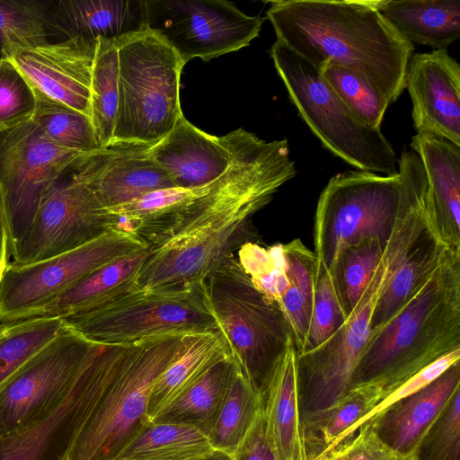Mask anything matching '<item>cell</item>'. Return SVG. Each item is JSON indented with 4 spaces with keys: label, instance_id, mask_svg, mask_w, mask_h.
Masks as SVG:
<instances>
[{
    "label": "cell",
    "instance_id": "obj_1",
    "mask_svg": "<svg viewBox=\"0 0 460 460\" xmlns=\"http://www.w3.org/2000/svg\"><path fill=\"white\" fill-rule=\"evenodd\" d=\"M227 170L189 190L171 232L148 247L135 284L154 289L199 284L248 243H258L253 216L296 174L287 139L265 141L239 128L226 135Z\"/></svg>",
    "mask_w": 460,
    "mask_h": 460
},
{
    "label": "cell",
    "instance_id": "obj_2",
    "mask_svg": "<svg viewBox=\"0 0 460 460\" xmlns=\"http://www.w3.org/2000/svg\"><path fill=\"white\" fill-rule=\"evenodd\" d=\"M266 12L277 40L319 70L327 64L362 77L397 101L414 50L377 10L376 0H279Z\"/></svg>",
    "mask_w": 460,
    "mask_h": 460
},
{
    "label": "cell",
    "instance_id": "obj_3",
    "mask_svg": "<svg viewBox=\"0 0 460 460\" xmlns=\"http://www.w3.org/2000/svg\"><path fill=\"white\" fill-rule=\"evenodd\" d=\"M456 349H460V249L448 248L415 295L369 336L349 390L376 387L381 401Z\"/></svg>",
    "mask_w": 460,
    "mask_h": 460
},
{
    "label": "cell",
    "instance_id": "obj_4",
    "mask_svg": "<svg viewBox=\"0 0 460 460\" xmlns=\"http://www.w3.org/2000/svg\"><path fill=\"white\" fill-rule=\"evenodd\" d=\"M428 232L416 193L410 185H402L398 220L357 305L325 342L296 355L300 420L330 408L349 391L354 369L371 333L377 300L395 269Z\"/></svg>",
    "mask_w": 460,
    "mask_h": 460
},
{
    "label": "cell",
    "instance_id": "obj_5",
    "mask_svg": "<svg viewBox=\"0 0 460 460\" xmlns=\"http://www.w3.org/2000/svg\"><path fill=\"white\" fill-rule=\"evenodd\" d=\"M199 287L229 356L261 395L293 339L284 312L256 288L234 255Z\"/></svg>",
    "mask_w": 460,
    "mask_h": 460
},
{
    "label": "cell",
    "instance_id": "obj_6",
    "mask_svg": "<svg viewBox=\"0 0 460 460\" xmlns=\"http://www.w3.org/2000/svg\"><path fill=\"white\" fill-rule=\"evenodd\" d=\"M190 334L161 335L128 345L66 460H111L151 424L147 406L153 385L181 353Z\"/></svg>",
    "mask_w": 460,
    "mask_h": 460
},
{
    "label": "cell",
    "instance_id": "obj_7",
    "mask_svg": "<svg viewBox=\"0 0 460 460\" xmlns=\"http://www.w3.org/2000/svg\"><path fill=\"white\" fill-rule=\"evenodd\" d=\"M270 56L291 102L324 147L359 171L398 172L396 154L381 128L362 124L317 67L278 40Z\"/></svg>",
    "mask_w": 460,
    "mask_h": 460
},
{
    "label": "cell",
    "instance_id": "obj_8",
    "mask_svg": "<svg viewBox=\"0 0 460 460\" xmlns=\"http://www.w3.org/2000/svg\"><path fill=\"white\" fill-rule=\"evenodd\" d=\"M117 49L119 102L112 143L154 146L182 115L180 79L185 64L148 30L123 40Z\"/></svg>",
    "mask_w": 460,
    "mask_h": 460
},
{
    "label": "cell",
    "instance_id": "obj_9",
    "mask_svg": "<svg viewBox=\"0 0 460 460\" xmlns=\"http://www.w3.org/2000/svg\"><path fill=\"white\" fill-rule=\"evenodd\" d=\"M64 320L86 340L103 345H128L161 335L218 330L199 284L154 289L134 287Z\"/></svg>",
    "mask_w": 460,
    "mask_h": 460
},
{
    "label": "cell",
    "instance_id": "obj_10",
    "mask_svg": "<svg viewBox=\"0 0 460 460\" xmlns=\"http://www.w3.org/2000/svg\"><path fill=\"white\" fill-rule=\"evenodd\" d=\"M402 181L392 175L346 171L333 175L320 194L314 224L317 267L332 270L340 252L357 243L387 242L399 217Z\"/></svg>",
    "mask_w": 460,
    "mask_h": 460
},
{
    "label": "cell",
    "instance_id": "obj_11",
    "mask_svg": "<svg viewBox=\"0 0 460 460\" xmlns=\"http://www.w3.org/2000/svg\"><path fill=\"white\" fill-rule=\"evenodd\" d=\"M146 29L184 64L237 51L259 36L266 20L226 0H145Z\"/></svg>",
    "mask_w": 460,
    "mask_h": 460
},
{
    "label": "cell",
    "instance_id": "obj_12",
    "mask_svg": "<svg viewBox=\"0 0 460 460\" xmlns=\"http://www.w3.org/2000/svg\"><path fill=\"white\" fill-rule=\"evenodd\" d=\"M146 247L134 234L117 226L64 253L9 266L0 279V323L24 319L100 267Z\"/></svg>",
    "mask_w": 460,
    "mask_h": 460
},
{
    "label": "cell",
    "instance_id": "obj_13",
    "mask_svg": "<svg viewBox=\"0 0 460 460\" xmlns=\"http://www.w3.org/2000/svg\"><path fill=\"white\" fill-rule=\"evenodd\" d=\"M127 347L96 343L51 412L0 437V460H66L78 430L115 376Z\"/></svg>",
    "mask_w": 460,
    "mask_h": 460
},
{
    "label": "cell",
    "instance_id": "obj_14",
    "mask_svg": "<svg viewBox=\"0 0 460 460\" xmlns=\"http://www.w3.org/2000/svg\"><path fill=\"white\" fill-rule=\"evenodd\" d=\"M85 154L51 142L32 117L0 131V183L14 251L29 232L48 189Z\"/></svg>",
    "mask_w": 460,
    "mask_h": 460
},
{
    "label": "cell",
    "instance_id": "obj_15",
    "mask_svg": "<svg viewBox=\"0 0 460 460\" xmlns=\"http://www.w3.org/2000/svg\"><path fill=\"white\" fill-rule=\"evenodd\" d=\"M96 343L66 327L0 385V437L24 429L64 399Z\"/></svg>",
    "mask_w": 460,
    "mask_h": 460
},
{
    "label": "cell",
    "instance_id": "obj_16",
    "mask_svg": "<svg viewBox=\"0 0 460 460\" xmlns=\"http://www.w3.org/2000/svg\"><path fill=\"white\" fill-rule=\"evenodd\" d=\"M72 170L59 176L44 194L29 232L15 247L10 266L54 257L119 226Z\"/></svg>",
    "mask_w": 460,
    "mask_h": 460
},
{
    "label": "cell",
    "instance_id": "obj_17",
    "mask_svg": "<svg viewBox=\"0 0 460 460\" xmlns=\"http://www.w3.org/2000/svg\"><path fill=\"white\" fill-rule=\"evenodd\" d=\"M410 146L420 157L416 184L427 229L444 246L460 249V146L428 133L412 136Z\"/></svg>",
    "mask_w": 460,
    "mask_h": 460
},
{
    "label": "cell",
    "instance_id": "obj_18",
    "mask_svg": "<svg viewBox=\"0 0 460 460\" xmlns=\"http://www.w3.org/2000/svg\"><path fill=\"white\" fill-rule=\"evenodd\" d=\"M97 42L81 39L52 40L17 50L7 59L22 74L35 94L89 117Z\"/></svg>",
    "mask_w": 460,
    "mask_h": 460
},
{
    "label": "cell",
    "instance_id": "obj_19",
    "mask_svg": "<svg viewBox=\"0 0 460 460\" xmlns=\"http://www.w3.org/2000/svg\"><path fill=\"white\" fill-rule=\"evenodd\" d=\"M149 147L135 143H112L85 154L72 172L105 209L159 190L176 188L153 159Z\"/></svg>",
    "mask_w": 460,
    "mask_h": 460
},
{
    "label": "cell",
    "instance_id": "obj_20",
    "mask_svg": "<svg viewBox=\"0 0 460 460\" xmlns=\"http://www.w3.org/2000/svg\"><path fill=\"white\" fill-rule=\"evenodd\" d=\"M404 88L412 102L413 125L460 146V66L447 49L411 56Z\"/></svg>",
    "mask_w": 460,
    "mask_h": 460
},
{
    "label": "cell",
    "instance_id": "obj_21",
    "mask_svg": "<svg viewBox=\"0 0 460 460\" xmlns=\"http://www.w3.org/2000/svg\"><path fill=\"white\" fill-rule=\"evenodd\" d=\"M458 389L460 360L429 385L391 403L361 426L369 425L387 447L402 458L410 459L421 437Z\"/></svg>",
    "mask_w": 460,
    "mask_h": 460
},
{
    "label": "cell",
    "instance_id": "obj_22",
    "mask_svg": "<svg viewBox=\"0 0 460 460\" xmlns=\"http://www.w3.org/2000/svg\"><path fill=\"white\" fill-rule=\"evenodd\" d=\"M149 153L174 186L184 190L213 181L231 161L226 135H209L190 124L183 114L162 140L149 147Z\"/></svg>",
    "mask_w": 460,
    "mask_h": 460
},
{
    "label": "cell",
    "instance_id": "obj_23",
    "mask_svg": "<svg viewBox=\"0 0 460 460\" xmlns=\"http://www.w3.org/2000/svg\"><path fill=\"white\" fill-rule=\"evenodd\" d=\"M58 40L104 39L117 44L146 31L145 0L53 1Z\"/></svg>",
    "mask_w": 460,
    "mask_h": 460
},
{
    "label": "cell",
    "instance_id": "obj_24",
    "mask_svg": "<svg viewBox=\"0 0 460 460\" xmlns=\"http://www.w3.org/2000/svg\"><path fill=\"white\" fill-rule=\"evenodd\" d=\"M293 339L261 394L265 436L275 460H305L296 394Z\"/></svg>",
    "mask_w": 460,
    "mask_h": 460
},
{
    "label": "cell",
    "instance_id": "obj_25",
    "mask_svg": "<svg viewBox=\"0 0 460 460\" xmlns=\"http://www.w3.org/2000/svg\"><path fill=\"white\" fill-rule=\"evenodd\" d=\"M147 252L148 247L139 249L100 267L64 293L30 313L24 319H65L89 311L136 287V276Z\"/></svg>",
    "mask_w": 460,
    "mask_h": 460
},
{
    "label": "cell",
    "instance_id": "obj_26",
    "mask_svg": "<svg viewBox=\"0 0 460 460\" xmlns=\"http://www.w3.org/2000/svg\"><path fill=\"white\" fill-rule=\"evenodd\" d=\"M376 6L411 44L447 49L460 37V0H376Z\"/></svg>",
    "mask_w": 460,
    "mask_h": 460
},
{
    "label": "cell",
    "instance_id": "obj_27",
    "mask_svg": "<svg viewBox=\"0 0 460 460\" xmlns=\"http://www.w3.org/2000/svg\"><path fill=\"white\" fill-rule=\"evenodd\" d=\"M227 354L218 330L190 334L181 353L153 385L147 406L149 422L153 423L217 361Z\"/></svg>",
    "mask_w": 460,
    "mask_h": 460
},
{
    "label": "cell",
    "instance_id": "obj_28",
    "mask_svg": "<svg viewBox=\"0 0 460 460\" xmlns=\"http://www.w3.org/2000/svg\"><path fill=\"white\" fill-rule=\"evenodd\" d=\"M380 396L376 387L353 388L330 408L301 420L305 460H318L352 436L375 409Z\"/></svg>",
    "mask_w": 460,
    "mask_h": 460
},
{
    "label": "cell",
    "instance_id": "obj_29",
    "mask_svg": "<svg viewBox=\"0 0 460 460\" xmlns=\"http://www.w3.org/2000/svg\"><path fill=\"white\" fill-rule=\"evenodd\" d=\"M236 371L231 357L228 354L224 356L153 423L188 425L198 429L208 437Z\"/></svg>",
    "mask_w": 460,
    "mask_h": 460
},
{
    "label": "cell",
    "instance_id": "obj_30",
    "mask_svg": "<svg viewBox=\"0 0 460 460\" xmlns=\"http://www.w3.org/2000/svg\"><path fill=\"white\" fill-rule=\"evenodd\" d=\"M447 247L428 232L398 265L383 289L371 318V334L379 331L415 295L443 260Z\"/></svg>",
    "mask_w": 460,
    "mask_h": 460
},
{
    "label": "cell",
    "instance_id": "obj_31",
    "mask_svg": "<svg viewBox=\"0 0 460 460\" xmlns=\"http://www.w3.org/2000/svg\"><path fill=\"white\" fill-rule=\"evenodd\" d=\"M216 451L198 429L151 423L111 460H201Z\"/></svg>",
    "mask_w": 460,
    "mask_h": 460
},
{
    "label": "cell",
    "instance_id": "obj_32",
    "mask_svg": "<svg viewBox=\"0 0 460 460\" xmlns=\"http://www.w3.org/2000/svg\"><path fill=\"white\" fill-rule=\"evenodd\" d=\"M53 1L0 0V59L57 39Z\"/></svg>",
    "mask_w": 460,
    "mask_h": 460
},
{
    "label": "cell",
    "instance_id": "obj_33",
    "mask_svg": "<svg viewBox=\"0 0 460 460\" xmlns=\"http://www.w3.org/2000/svg\"><path fill=\"white\" fill-rule=\"evenodd\" d=\"M118 102L117 43L99 39L92 71L89 117L102 148L112 143Z\"/></svg>",
    "mask_w": 460,
    "mask_h": 460
},
{
    "label": "cell",
    "instance_id": "obj_34",
    "mask_svg": "<svg viewBox=\"0 0 460 460\" xmlns=\"http://www.w3.org/2000/svg\"><path fill=\"white\" fill-rule=\"evenodd\" d=\"M66 327L58 317L0 323V385Z\"/></svg>",
    "mask_w": 460,
    "mask_h": 460
},
{
    "label": "cell",
    "instance_id": "obj_35",
    "mask_svg": "<svg viewBox=\"0 0 460 460\" xmlns=\"http://www.w3.org/2000/svg\"><path fill=\"white\" fill-rule=\"evenodd\" d=\"M261 407L260 394L237 370L208 435L212 447L233 455L253 424Z\"/></svg>",
    "mask_w": 460,
    "mask_h": 460
},
{
    "label": "cell",
    "instance_id": "obj_36",
    "mask_svg": "<svg viewBox=\"0 0 460 460\" xmlns=\"http://www.w3.org/2000/svg\"><path fill=\"white\" fill-rule=\"evenodd\" d=\"M387 242L368 239L349 245L340 252L333 268L329 270L347 317L368 285L383 257Z\"/></svg>",
    "mask_w": 460,
    "mask_h": 460
},
{
    "label": "cell",
    "instance_id": "obj_37",
    "mask_svg": "<svg viewBox=\"0 0 460 460\" xmlns=\"http://www.w3.org/2000/svg\"><path fill=\"white\" fill-rule=\"evenodd\" d=\"M33 120L51 142L61 147L91 153L101 149L91 119L68 106L35 94Z\"/></svg>",
    "mask_w": 460,
    "mask_h": 460
},
{
    "label": "cell",
    "instance_id": "obj_38",
    "mask_svg": "<svg viewBox=\"0 0 460 460\" xmlns=\"http://www.w3.org/2000/svg\"><path fill=\"white\" fill-rule=\"evenodd\" d=\"M323 76L354 116L371 128H381L389 102L351 70L327 64Z\"/></svg>",
    "mask_w": 460,
    "mask_h": 460
},
{
    "label": "cell",
    "instance_id": "obj_39",
    "mask_svg": "<svg viewBox=\"0 0 460 460\" xmlns=\"http://www.w3.org/2000/svg\"><path fill=\"white\" fill-rule=\"evenodd\" d=\"M237 259L256 288L279 304L290 286L287 276L282 244L264 247L248 243L237 251Z\"/></svg>",
    "mask_w": 460,
    "mask_h": 460
},
{
    "label": "cell",
    "instance_id": "obj_40",
    "mask_svg": "<svg viewBox=\"0 0 460 460\" xmlns=\"http://www.w3.org/2000/svg\"><path fill=\"white\" fill-rule=\"evenodd\" d=\"M346 318L332 273L327 269L317 267L310 325L301 353L314 349L325 342Z\"/></svg>",
    "mask_w": 460,
    "mask_h": 460
},
{
    "label": "cell",
    "instance_id": "obj_41",
    "mask_svg": "<svg viewBox=\"0 0 460 460\" xmlns=\"http://www.w3.org/2000/svg\"><path fill=\"white\" fill-rule=\"evenodd\" d=\"M411 460H460V389L421 437Z\"/></svg>",
    "mask_w": 460,
    "mask_h": 460
},
{
    "label": "cell",
    "instance_id": "obj_42",
    "mask_svg": "<svg viewBox=\"0 0 460 460\" xmlns=\"http://www.w3.org/2000/svg\"><path fill=\"white\" fill-rule=\"evenodd\" d=\"M34 91L9 59H0V131L31 119L35 111Z\"/></svg>",
    "mask_w": 460,
    "mask_h": 460
},
{
    "label": "cell",
    "instance_id": "obj_43",
    "mask_svg": "<svg viewBox=\"0 0 460 460\" xmlns=\"http://www.w3.org/2000/svg\"><path fill=\"white\" fill-rule=\"evenodd\" d=\"M324 460H407L379 440L369 425H363L319 459Z\"/></svg>",
    "mask_w": 460,
    "mask_h": 460
},
{
    "label": "cell",
    "instance_id": "obj_44",
    "mask_svg": "<svg viewBox=\"0 0 460 460\" xmlns=\"http://www.w3.org/2000/svg\"><path fill=\"white\" fill-rule=\"evenodd\" d=\"M282 253L290 284L303 294L312 312L318 264L314 252L296 238L282 244Z\"/></svg>",
    "mask_w": 460,
    "mask_h": 460
},
{
    "label": "cell",
    "instance_id": "obj_45",
    "mask_svg": "<svg viewBox=\"0 0 460 460\" xmlns=\"http://www.w3.org/2000/svg\"><path fill=\"white\" fill-rule=\"evenodd\" d=\"M279 305L289 324L296 354H300L306 341L311 309L303 294L291 284L283 294Z\"/></svg>",
    "mask_w": 460,
    "mask_h": 460
},
{
    "label": "cell",
    "instance_id": "obj_46",
    "mask_svg": "<svg viewBox=\"0 0 460 460\" xmlns=\"http://www.w3.org/2000/svg\"><path fill=\"white\" fill-rule=\"evenodd\" d=\"M233 456L234 460H275L266 439L261 407L253 424Z\"/></svg>",
    "mask_w": 460,
    "mask_h": 460
},
{
    "label": "cell",
    "instance_id": "obj_47",
    "mask_svg": "<svg viewBox=\"0 0 460 460\" xmlns=\"http://www.w3.org/2000/svg\"><path fill=\"white\" fill-rule=\"evenodd\" d=\"M14 254L12 242L4 191L0 183V279L10 266Z\"/></svg>",
    "mask_w": 460,
    "mask_h": 460
},
{
    "label": "cell",
    "instance_id": "obj_48",
    "mask_svg": "<svg viewBox=\"0 0 460 460\" xmlns=\"http://www.w3.org/2000/svg\"><path fill=\"white\" fill-rule=\"evenodd\" d=\"M201 460H234V456L233 455L216 450L211 455Z\"/></svg>",
    "mask_w": 460,
    "mask_h": 460
},
{
    "label": "cell",
    "instance_id": "obj_49",
    "mask_svg": "<svg viewBox=\"0 0 460 460\" xmlns=\"http://www.w3.org/2000/svg\"><path fill=\"white\" fill-rule=\"evenodd\" d=\"M318 460H324V459L321 458V459H318Z\"/></svg>",
    "mask_w": 460,
    "mask_h": 460
},
{
    "label": "cell",
    "instance_id": "obj_50",
    "mask_svg": "<svg viewBox=\"0 0 460 460\" xmlns=\"http://www.w3.org/2000/svg\"><path fill=\"white\" fill-rule=\"evenodd\" d=\"M407 460H411V459L410 458V459H407Z\"/></svg>",
    "mask_w": 460,
    "mask_h": 460
}]
</instances>
